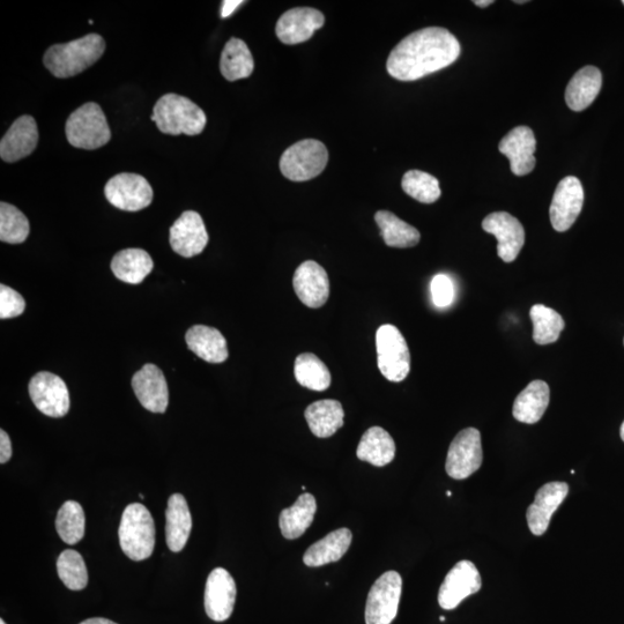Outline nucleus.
Masks as SVG:
<instances>
[{
  "mask_svg": "<svg viewBox=\"0 0 624 624\" xmlns=\"http://www.w3.org/2000/svg\"><path fill=\"white\" fill-rule=\"evenodd\" d=\"M460 55V44L448 29L429 27L405 37L391 51L386 68L391 77L414 81L448 68Z\"/></svg>",
  "mask_w": 624,
  "mask_h": 624,
  "instance_id": "1",
  "label": "nucleus"
},
{
  "mask_svg": "<svg viewBox=\"0 0 624 624\" xmlns=\"http://www.w3.org/2000/svg\"><path fill=\"white\" fill-rule=\"evenodd\" d=\"M106 41L98 34H89L69 43L55 44L43 57L44 66L56 78H71L91 68L104 54Z\"/></svg>",
  "mask_w": 624,
  "mask_h": 624,
  "instance_id": "2",
  "label": "nucleus"
},
{
  "mask_svg": "<svg viewBox=\"0 0 624 624\" xmlns=\"http://www.w3.org/2000/svg\"><path fill=\"white\" fill-rule=\"evenodd\" d=\"M152 121L170 136H197L205 129L204 110L185 96L166 94L155 103Z\"/></svg>",
  "mask_w": 624,
  "mask_h": 624,
  "instance_id": "3",
  "label": "nucleus"
},
{
  "mask_svg": "<svg viewBox=\"0 0 624 624\" xmlns=\"http://www.w3.org/2000/svg\"><path fill=\"white\" fill-rule=\"evenodd\" d=\"M122 551L132 561L151 557L155 547L154 519L145 505L132 503L125 508L118 530Z\"/></svg>",
  "mask_w": 624,
  "mask_h": 624,
  "instance_id": "4",
  "label": "nucleus"
},
{
  "mask_svg": "<svg viewBox=\"0 0 624 624\" xmlns=\"http://www.w3.org/2000/svg\"><path fill=\"white\" fill-rule=\"evenodd\" d=\"M66 138L81 150H98L107 145L111 131L99 104L89 102L78 108L66 122Z\"/></svg>",
  "mask_w": 624,
  "mask_h": 624,
  "instance_id": "5",
  "label": "nucleus"
},
{
  "mask_svg": "<svg viewBox=\"0 0 624 624\" xmlns=\"http://www.w3.org/2000/svg\"><path fill=\"white\" fill-rule=\"evenodd\" d=\"M377 364L390 382L406 380L411 371V353L406 339L395 325L385 324L376 332Z\"/></svg>",
  "mask_w": 624,
  "mask_h": 624,
  "instance_id": "6",
  "label": "nucleus"
},
{
  "mask_svg": "<svg viewBox=\"0 0 624 624\" xmlns=\"http://www.w3.org/2000/svg\"><path fill=\"white\" fill-rule=\"evenodd\" d=\"M329 161L321 141L306 139L287 148L280 159L281 174L294 182H306L323 173Z\"/></svg>",
  "mask_w": 624,
  "mask_h": 624,
  "instance_id": "7",
  "label": "nucleus"
},
{
  "mask_svg": "<svg viewBox=\"0 0 624 624\" xmlns=\"http://www.w3.org/2000/svg\"><path fill=\"white\" fill-rule=\"evenodd\" d=\"M403 579L397 571L385 572L370 589L366 605L367 624H391L396 619Z\"/></svg>",
  "mask_w": 624,
  "mask_h": 624,
  "instance_id": "8",
  "label": "nucleus"
},
{
  "mask_svg": "<svg viewBox=\"0 0 624 624\" xmlns=\"http://www.w3.org/2000/svg\"><path fill=\"white\" fill-rule=\"evenodd\" d=\"M108 202L126 212H138L153 202V189L145 177L138 174H118L104 188Z\"/></svg>",
  "mask_w": 624,
  "mask_h": 624,
  "instance_id": "9",
  "label": "nucleus"
},
{
  "mask_svg": "<svg viewBox=\"0 0 624 624\" xmlns=\"http://www.w3.org/2000/svg\"><path fill=\"white\" fill-rule=\"evenodd\" d=\"M484 460L478 429L462 430L450 444L445 470L455 480H465L477 472Z\"/></svg>",
  "mask_w": 624,
  "mask_h": 624,
  "instance_id": "10",
  "label": "nucleus"
},
{
  "mask_svg": "<svg viewBox=\"0 0 624 624\" xmlns=\"http://www.w3.org/2000/svg\"><path fill=\"white\" fill-rule=\"evenodd\" d=\"M29 395L37 410L50 418H63L70 411L68 386L61 377L42 371L29 383Z\"/></svg>",
  "mask_w": 624,
  "mask_h": 624,
  "instance_id": "11",
  "label": "nucleus"
},
{
  "mask_svg": "<svg viewBox=\"0 0 624 624\" xmlns=\"http://www.w3.org/2000/svg\"><path fill=\"white\" fill-rule=\"evenodd\" d=\"M482 582L480 572L471 561H460L445 577L438 592V604L451 611L472 594L478 593Z\"/></svg>",
  "mask_w": 624,
  "mask_h": 624,
  "instance_id": "12",
  "label": "nucleus"
},
{
  "mask_svg": "<svg viewBox=\"0 0 624 624\" xmlns=\"http://www.w3.org/2000/svg\"><path fill=\"white\" fill-rule=\"evenodd\" d=\"M584 205V190L577 177L569 176L557 185L551 210V222L556 232H567L575 224Z\"/></svg>",
  "mask_w": 624,
  "mask_h": 624,
  "instance_id": "13",
  "label": "nucleus"
},
{
  "mask_svg": "<svg viewBox=\"0 0 624 624\" xmlns=\"http://www.w3.org/2000/svg\"><path fill=\"white\" fill-rule=\"evenodd\" d=\"M482 228L496 237L497 254L503 262H515L525 244V230L520 221L507 212H495L482 221Z\"/></svg>",
  "mask_w": 624,
  "mask_h": 624,
  "instance_id": "14",
  "label": "nucleus"
},
{
  "mask_svg": "<svg viewBox=\"0 0 624 624\" xmlns=\"http://www.w3.org/2000/svg\"><path fill=\"white\" fill-rule=\"evenodd\" d=\"M237 589L232 575L224 568L214 569L207 578L205 611L211 620L224 622L232 616Z\"/></svg>",
  "mask_w": 624,
  "mask_h": 624,
  "instance_id": "15",
  "label": "nucleus"
},
{
  "mask_svg": "<svg viewBox=\"0 0 624 624\" xmlns=\"http://www.w3.org/2000/svg\"><path fill=\"white\" fill-rule=\"evenodd\" d=\"M169 241L176 254L191 258L202 254L210 241V236L200 214L187 211L170 228Z\"/></svg>",
  "mask_w": 624,
  "mask_h": 624,
  "instance_id": "16",
  "label": "nucleus"
},
{
  "mask_svg": "<svg viewBox=\"0 0 624 624\" xmlns=\"http://www.w3.org/2000/svg\"><path fill=\"white\" fill-rule=\"evenodd\" d=\"M293 286L300 301L312 309H318L328 302L330 297V280L324 267L308 260L297 267Z\"/></svg>",
  "mask_w": 624,
  "mask_h": 624,
  "instance_id": "17",
  "label": "nucleus"
},
{
  "mask_svg": "<svg viewBox=\"0 0 624 624\" xmlns=\"http://www.w3.org/2000/svg\"><path fill=\"white\" fill-rule=\"evenodd\" d=\"M568 494V484L560 481L549 482L538 490L533 504L526 512L527 524L534 536L540 537L546 533L554 512L559 509Z\"/></svg>",
  "mask_w": 624,
  "mask_h": 624,
  "instance_id": "18",
  "label": "nucleus"
},
{
  "mask_svg": "<svg viewBox=\"0 0 624 624\" xmlns=\"http://www.w3.org/2000/svg\"><path fill=\"white\" fill-rule=\"evenodd\" d=\"M132 388L141 406L153 413H165L169 391L165 375L154 364H145L132 378Z\"/></svg>",
  "mask_w": 624,
  "mask_h": 624,
  "instance_id": "19",
  "label": "nucleus"
},
{
  "mask_svg": "<svg viewBox=\"0 0 624 624\" xmlns=\"http://www.w3.org/2000/svg\"><path fill=\"white\" fill-rule=\"evenodd\" d=\"M500 152L510 160L511 172L517 176L530 174L536 167L537 140L527 126H518L505 136L499 145Z\"/></svg>",
  "mask_w": 624,
  "mask_h": 624,
  "instance_id": "20",
  "label": "nucleus"
},
{
  "mask_svg": "<svg viewBox=\"0 0 624 624\" xmlns=\"http://www.w3.org/2000/svg\"><path fill=\"white\" fill-rule=\"evenodd\" d=\"M322 12L311 7H296L282 14L276 27L278 39L285 44H299L311 39L324 26Z\"/></svg>",
  "mask_w": 624,
  "mask_h": 624,
  "instance_id": "21",
  "label": "nucleus"
},
{
  "mask_svg": "<svg viewBox=\"0 0 624 624\" xmlns=\"http://www.w3.org/2000/svg\"><path fill=\"white\" fill-rule=\"evenodd\" d=\"M39 143V129L32 116L24 115L11 125L0 141V156L13 163L31 155Z\"/></svg>",
  "mask_w": 624,
  "mask_h": 624,
  "instance_id": "22",
  "label": "nucleus"
},
{
  "mask_svg": "<svg viewBox=\"0 0 624 624\" xmlns=\"http://www.w3.org/2000/svg\"><path fill=\"white\" fill-rule=\"evenodd\" d=\"M192 517L182 494L170 496L166 510V540L170 551L180 553L190 538Z\"/></svg>",
  "mask_w": 624,
  "mask_h": 624,
  "instance_id": "23",
  "label": "nucleus"
},
{
  "mask_svg": "<svg viewBox=\"0 0 624 624\" xmlns=\"http://www.w3.org/2000/svg\"><path fill=\"white\" fill-rule=\"evenodd\" d=\"M185 341L190 351L206 362L222 363L228 359L226 338L219 330L210 326H192L185 336Z\"/></svg>",
  "mask_w": 624,
  "mask_h": 624,
  "instance_id": "24",
  "label": "nucleus"
},
{
  "mask_svg": "<svg viewBox=\"0 0 624 624\" xmlns=\"http://www.w3.org/2000/svg\"><path fill=\"white\" fill-rule=\"evenodd\" d=\"M603 86V74L596 66H585L579 70L566 91L568 107L574 111H583L590 107Z\"/></svg>",
  "mask_w": 624,
  "mask_h": 624,
  "instance_id": "25",
  "label": "nucleus"
},
{
  "mask_svg": "<svg viewBox=\"0 0 624 624\" xmlns=\"http://www.w3.org/2000/svg\"><path fill=\"white\" fill-rule=\"evenodd\" d=\"M551 400V390L544 381H533L519 393L515 400L514 418L526 425H534L544 416Z\"/></svg>",
  "mask_w": 624,
  "mask_h": 624,
  "instance_id": "26",
  "label": "nucleus"
},
{
  "mask_svg": "<svg viewBox=\"0 0 624 624\" xmlns=\"http://www.w3.org/2000/svg\"><path fill=\"white\" fill-rule=\"evenodd\" d=\"M352 539V532L346 527L333 531L308 548L303 556V562L311 568L337 562L347 553L352 544Z\"/></svg>",
  "mask_w": 624,
  "mask_h": 624,
  "instance_id": "27",
  "label": "nucleus"
},
{
  "mask_svg": "<svg viewBox=\"0 0 624 624\" xmlns=\"http://www.w3.org/2000/svg\"><path fill=\"white\" fill-rule=\"evenodd\" d=\"M311 433L319 438H328L344 426L345 412L338 400H319L308 406L304 412Z\"/></svg>",
  "mask_w": 624,
  "mask_h": 624,
  "instance_id": "28",
  "label": "nucleus"
},
{
  "mask_svg": "<svg viewBox=\"0 0 624 624\" xmlns=\"http://www.w3.org/2000/svg\"><path fill=\"white\" fill-rule=\"evenodd\" d=\"M154 269L153 259L143 249H125L111 262V270L125 284L139 285Z\"/></svg>",
  "mask_w": 624,
  "mask_h": 624,
  "instance_id": "29",
  "label": "nucleus"
},
{
  "mask_svg": "<svg viewBox=\"0 0 624 624\" xmlns=\"http://www.w3.org/2000/svg\"><path fill=\"white\" fill-rule=\"evenodd\" d=\"M356 456L362 462L383 467L396 457V443L391 435L381 427H371L363 434Z\"/></svg>",
  "mask_w": 624,
  "mask_h": 624,
  "instance_id": "30",
  "label": "nucleus"
},
{
  "mask_svg": "<svg viewBox=\"0 0 624 624\" xmlns=\"http://www.w3.org/2000/svg\"><path fill=\"white\" fill-rule=\"evenodd\" d=\"M317 503L311 494H303L291 508L282 510L279 524L282 536L294 540L303 536L314 522Z\"/></svg>",
  "mask_w": 624,
  "mask_h": 624,
  "instance_id": "31",
  "label": "nucleus"
},
{
  "mask_svg": "<svg viewBox=\"0 0 624 624\" xmlns=\"http://www.w3.org/2000/svg\"><path fill=\"white\" fill-rule=\"evenodd\" d=\"M255 61L247 44L240 39H230L222 51L220 70L228 81L249 78L254 72Z\"/></svg>",
  "mask_w": 624,
  "mask_h": 624,
  "instance_id": "32",
  "label": "nucleus"
},
{
  "mask_svg": "<svg viewBox=\"0 0 624 624\" xmlns=\"http://www.w3.org/2000/svg\"><path fill=\"white\" fill-rule=\"evenodd\" d=\"M375 221L381 229V235L388 247L391 248H413L418 245L421 235L418 229L408 225L407 222L399 219L397 215L389 211H378L375 214Z\"/></svg>",
  "mask_w": 624,
  "mask_h": 624,
  "instance_id": "33",
  "label": "nucleus"
},
{
  "mask_svg": "<svg viewBox=\"0 0 624 624\" xmlns=\"http://www.w3.org/2000/svg\"><path fill=\"white\" fill-rule=\"evenodd\" d=\"M294 374L297 383L312 391L328 390L332 382L329 368L312 353L297 356Z\"/></svg>",
  "mask_w": 624,
  "mask_h": 624,
  "instance_id": "34",
  "label": "nucleus"
},
{
  "mask_svg": "<svg viewBox=\"0 0 624 624\" xmlns=\"http://www.w3.org/2000/svg\"><path fill=\"white\" fill-rule=\"evenodd\" d=\"M530 317L533 323V340L538 345L556 343L564 330V326H566L559 312L544 306V304L533 306Z\"/></svg>",
  "mask_w": 624,
  "mask_h": 624,
  "instance_id": "35",
  "label": "nucleus"
},
{
  "mask_svg": "<svg viewBox=\"0 0 624 624\" xmlns=\"http://www.w3.org/2000/svg\"><path fill=\"white\" fill-rule=\"evenodd\" d=\"M86 517L83 507L76 501H68L59 509L56 529L59 537L68 545H76L85 536Z\"/></svg>",
  "mask_w": 624,
  "mask_h": 624,
  "instance_id": "36",
  "label": "nucleus"
},
{
  "mask_svg": "<svg viewBox=\"0 0 624 624\" xmlns=\"http://www.w3.org/2000/svg\"><path fill=\"white\" fill-rule=\"evenodd\" d=\"M401 187L408 196L422 204H433L442 195L437 178L421 170L407 172L401 181Z\"/></svg>",
  "mask_w": 624,
  "mask_h": 624,
  "instance_id": "37",
  "label": "nucleus"
},
{
  "mask_svg": "<svg viewBox=\"0 0 624 624\" xmlns=\"http://www.w3.org/2000/svg\"><path fill=\"white\" fill-rule=\"evenodd\" d=\"M58 576L66 588L72 591L84 590L88 584V571L83 556L73 549H66L58 557Z\"/></svg>",
  "mask_w": 624,
  "mask_h": 624,
  "instance_id": "38",
  "label": "nucleus"
},
{
  "mask_svg": "<svg viewBox=\"0 0 624 624\" xmlns=\"http://www.w3.org/2000/svg\"><path fill=\"white\" fill-rule=\"evenodd\" d=\"M31 226L26 215L16 206L0 204V240L9 244H21L27 240Z\"/></svg>",
  "mask_w": 624,
  "mask_h": 624,
  "instance_id": "39",
  "label": "nucleus"
},
{
  "mask_svg": "<svg viewBox=\"0 0 624 624\" xmlns=\"http://www.w3.org/2000/svg\"><path fill=\"white\" fill-rule=\"evenodd\" d=\"M26 302L17 291L9 286H0V318L9 319L24 314Z\"/></svg>",
  "mask_w": 624,
  "mask_h": 624,
  "instance_id": "40",
  "label": "nucleus"
},
{
  "mask_svg": "<svg viewBox=\"0 0 624 624\" xmlns=\"http://www.w3.org/2000/svg\"><path fill=\"white\" fill-rule=\"evenodd\" d=\"M433 302L437 308H447L455 299V287L452 280L445 274H437L432 285Z\"/></svg>",
  "mask_w": 624,
  "mask_h": 624,
  "instance_id": "41",
  "label": "nucleus"
},
{
  "mask_svg": "<svg viewBox=\"0 0 624 624\" xmlns=\"http://www.w3.org/2000/svg\"><path fill=\"white\" fill-rule=\"evenodd\" d=\"M12 444L5 430H0V464H6L12 457Z\"/></svg>",
  "mask_w": 624,
  "mask_h": 624,
  "instance_id": "42",
  "label": "nucleus"
},
{
  "mask_svg": "<svg viewBox=\"0 0 624 624\" xmlns=\"http://www.w3.org/2000/svg\"><path fill=\"white\" fill-rule=\"evenodd\" d=\"M222 4L224 5H222L221 9V18H228L232 16L237 7L243 4V2H240V0H227V2Z\"/></svg>",
  "mask_w": 624,
  "mask_h": 624,
  "instance_id": "43",
  "label": "nucleus"
},
{
  "mask_svg": "<svg viewBox=\"0 0 624 624\" xmlns=\"http://www.w3.org/2000/svg\"><path fill=\"white\" fill-rule=\"evenodd\" d=\"M80 624H117V623L113 622V621H110L108 619L93 618V619H87V620L81 622Z\"/></svg>",
  "mask_w": 624,
  "mask_h": 624,
  "instance_id": "44",
  "label": "nucleus"
},
{
  "mask_svg": "<svg viewBox=\"0 0 624 624\" xmlns=\"http://www.w3.org/2000/svg\"><path fill=\"white\" fill-rule=\"evenodd\" d=\"M473 3L479 7H484V9L485 7L494 4L493 0H475Z\"/></svg>",
  "mask_w": 624,
  "mask_h": 624,
  "instance_id": "45",
  "label": "nucleus"
},
{
  "mask_svg": "<svg viewBox=\"0 0 624 624\" xmlns=\"http://www.w3.org/2000/svg\"><path fill=\"white\" fill-rule=\"evenodd\" d=\"M620 435H621L622 441L624 442V421H623L621 429H620Z\"/></svg>",
  "mask_w": 624,
  "mask_h": 624,
  "instance_id": "46",
  "label": "nucleus"
},
{
  "mask_svg": "<svg viewBox=\"0 0 624 624\" xmlns=\"http://www.w3.org/2000/svg\"><path fill=\"white\" fill-rule=\"evenodd\" d=\"M515 3L516 4H525L526 2H525V0H522V2H519V0H518V2H515Z\"/></svg>",
  "mask_w": 624,
  "mask_h": 624,
  "instance_id": "47",
  "label": "nucleus"
},
{
  "mask_svg": "<svg viewBox=\"0 0 624 624\" xmlns=\"http://www.w3.org/2000/svg\"><path fill=\"white\" fill-rule=\"evenodd\" d=\"M140 499H141V500H144V499H145V496H144L143 494H140Z\"/></svg>",
  "mask_w": 624,
  "mask_h": 624,
  "instance_id": "48",
  "label": "nucleus"
},
{
  "mask_svg": "<svg viewBox=\"0 0 624 624\" xmlns=\"http://www.w3.org/2000/svg\"><path fill=\"white\" fill-rule=\"evenodd\" d=\"M440 620H441L442 622H444V621H445L444 616H441V619H440Z\"/></svg>",
  "mask_w": 624,
  "mask_h": 624,
  "instance_id": "49",
  "label": "nucleus"
},
{
  "mask_svg": "<svg viewBox=\"0 0 624 624\" xmlns=\"http://www.w3.org/2000/svg\"><path fill=\"white\" fill-rule=\"evenodd\" d=\"M0 624H6L5 621L2 619L0 620Z\"/></svg>",
  "mask_w": 624,
  "mask_h": 624,
  "instance_id": "50",
  "label": "nucleus"
},
{
  "mask_svg": "<svg viewBox=\"0 0 624 624\" xmlns=\"http://www.w3.org/2000/svg\"><path fill=\"white\" fill-rule=\"evenodd\" d=\"M447 495H448V496H451V495H452V493H451V492H447Z\"/></svg>",
  "mask_w": 624,
  "mask_h": 624,
  "instance_id": "51",
  "label": "nucleus"
},
{
  "mask_svg": "<svg viewBox=\"0 0 624 624\" xmlns=\"http://www.w3.org/2000/svg\"><path fill=\"white\" fill-rule=\"evenodd\" d=\"M622 3H623V5H624V0H623V2H622Z\"/></svg>",
  "mask_w": 624,
  "mask_h": 624,
  "instance_id": "52",
  "label": "nucleus"
}]
</instances>
